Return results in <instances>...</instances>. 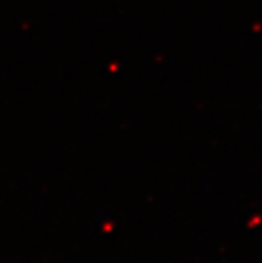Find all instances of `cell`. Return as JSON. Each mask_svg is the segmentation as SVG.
Segmentation results:
<instances>
[]
</instances>
